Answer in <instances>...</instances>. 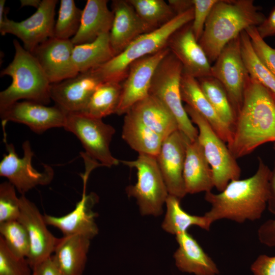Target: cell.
<instances>
[{
	"instance_id": "8",
	"label": "cell",
	"mask_w": 275,
	"mask_h": 275,
	"mask_svg": "<svg viewBox=\"0 0 275 275\" xmlns=\"http://www.w3.org/2000/svg\"><path fill=\"white\" fill-rule=\"evenodd\" d=\"M184 108L191 122L198 127L197 140L212 170L214 187L221 192L231 180L239 179L240 168L225 142L207 121L188 105Z\"/></svg>"
},
{
	"instance_id": "40",
	"label": "cell",
	"mask_w": 275,
	"mask_h": 275,
	"mask_svg": "<svg viewBox=\"0 0 275 275\" xmlns=\"http://www.w3.org/2000/svg\"><path fill=\"white\" fill-rule=\"evenodd\" d=\"M219 0H193L194 18L191 28L198 41L204 31L207 18L214 6Z\"/></svg>"
},
{
	"instance_id": "23",
	"label": "cell",
	"mask_w": 275,
	"mask_h": 275,
	"mask_svg": "<svg viewBox=\"0 0 275 275\" xmlns=\"http://www.w3.org/2000/svg\"><path fill=\"white\" fill-rule=\"evenodd\" d=\"M183 177L187 194L211 191L213 176L203 149L198 140H187Z\"/></svg>"
},
{
	"instance_id": "44",
	"label": "cell",
	"mask_w": 275,
	"mask_h": 275,
	"mask_svg": "<svg viewBox=\"0 0 275 275\" xmlns=\"http://www.w3.org/2000/svg\"><path fill=\"white\" fill-rule=\"evenodd\" d=\"M256 28L259 35L263 39L275 36V7L263 22Z\"/></svg>"
},
{
	"instance_id": "16",
	"label": "cell",
	"mask_w": 275,
	"mask_h": 275,
	"mask_svg": "<svg viewBox=\"0 0 275 275\" xmlns=\"http://www.w3.org/2000/svg\"><path fill=\"white\" fill-rule=\"evenodd\" d=\"M67 112L55 104L53 106L35 102L17 101L0 110L2 122L8 121L22 123L36 133H42L54 127H64Z\"/></svg>"
},
{
	"instance_id": "20",
	"label": "cell",
	"mask_w": 275,
	"mask_h": 275,
	"mask_svg": "<svg viewBox=\"0 0 275 275\" xmlns=\"http://www.w3.org/2000/svg\"><path fill=\"white\" fill-rule=\"evenodd\" d=\"M83 183L81 198L72 211L61 216L44 214V217L47 225L58 229L64 236L80 235L92 239L98 233L95 219L97 213L93 210L94 205L98 202V197L93 193L87 195V182Z\"/></svg>"
},
{
	"instance_id": "43",
	"label": "cell",
	"mask_w": 275,
	"mask_h": 275,
	"mask_svg": "<svg viewBox=\"0 0 275 275\" xmlns=\"http://www.w3.org/2000/svg\"><path fill=\"white\" fill-rule=\"evenodd\" d=\"M33 275H64L54 261L52 255L33 269Z\"/></svg>"
},
{
	"instance_id": "32",
	"label": "cell",
	"mask_w": 275,
	"mask_h": 275,
	"mask_svg": "<svg viewBox=\"0 0 275 275\" xmlns=\"http://www.w3.org/2000/svg\"><path fill=\"white\" fill-rule=\"evenodd\" d=\"M200 88L222 120L231 129L236 114L222 84L212 76L197 79Z\"/></svg>"
},
{
	"instance_id": "11",
	"label": "cell",
	"mask_w": 275,
	"mask_h": 275,
	"mask_svg": "<svg viewBox=\"0 0 275 275\" xmlns=\"http://www.w3.org/2000/svg\"><path fill=\"white\" fill-rule=\"evenodd\" d=\"M5 144L7 154L3 155L0 162V176L7 178L21 195H24L36 186L45 185L51 182L54 172L50 166L45 164L42 172L33 167L32 159L34 152L29 141H25L22 144V157L18 156L13 144L7 142Z\"/></svg>"
},
{
	"instance_id": "34",
	"label": "cell",
	"mask_w": 275,
	"mask_h": 275,
	"mask_svg": "<svg viewBox=\"0 0 275 275\" xmlns=\"http://www.w3.org/2000/svg\"><path fill=\"white\" fill-rule=\"evenodd\" d=\"M140 18L153 30L172 19L177 14L163 0H128Z\"/></svg>"
},
{
	"instance_id": "21",
	"label": "cell",
	"mask_w": 275,
	"mask_h": 275,
	"mask_svg": "<svg viewBox=\"0 0 275 275\" xmlns=\"http://www.w3.org/2000/svg\"><path fill=\"white\" fill-rule=\"evenodd\" d=\"M111 8L114 19L109 37L116 56L137 38L153 30L140 18L128 0H113Z\"/></svg>"
},
{
	"instance_id": "7",
	"label": "cell",
	"mask_w": 275,
	"mask_h": 275,
	"mask_svg": "<svg viewBox=\"0 0 275 275\" xmlns=\"http://www.w3.org/2000/svg\"><path fill=\"white\" fill-rule=\"evenodd\" d=\"M120 161L136 170L137 182L128 186L126 192L128 197L136 199L142 215H160L169 193L156 157L139 154L135 160Z\"/></svg>"
},
{
	"instance_id": "45",
	"label": "cell",
	"mask_w": 275,
	"mask_h": 275,
	"mask_svg": "<svg viewBox=\"0 0 275 275\" xmlns=\"http://www.w3.org/2000/svg\"><path fill=\"white\" fill-rule=\"evenodd\" d=\"M168 3L177 15L193 8V0H169Z\"/></svg>"
},
{
	"instance_id": "47",
	"label": "cell",
	"mask_w": 275,
	"mask_h": 275,
	"mask_svg": "<svg viewBox=\"0 0 275 275\" xmlns=\"http://www.w3.org/2000/svg\"><path fill=\"white\" fill-rule=\"evenodd\" d=\"M41 3L40 0H21V6H30L38 8Z\"/></svg>"
},
{
	"instance_id": "35",
	"label": "cell",
	"mask_w": 275,
	"mask_h": 275,
	"mask_svg": "<svg viewBox=\"0 0 275 275\" xmlns=\"http://www.w3.org/2000/svg\"><path fill=\"white\" fill-rule=\"evenodd\" d=\"M82 13V10L76 6L73 0H61L53 37L64 40L72 38L79 28Z\"/></svg>"
},
{
	"instance_id": "12",
	"label": "cell",
	"mask_w": 275,
	"mask_h": 275,
	"mask_svg": "<svg viewBox=\"0 0 275 275\" xmlns=\"http://www.w3.org/2000/svg\"><path fill=\"white\" fill-rule=\"evenodd\" d=\"M57 0H42L36 11L21 21L9 19L6 12L0 24L2 35H13L23 43V47L32 52L39 45L53 37Z\"/></svg>"
},
{
	"instance_id": "19",
	"label": "cell",
	"mask_w": 275,
	"mask_h": 275,
	"mask_svg": "<svg viewBox=\"0 0 275 275\" xmlns=\"http://www.w3.org/2000/svg\"><path fill=\"white\" fill-rule=\"evenodd\" d=\"M168 47L181 63L183 72L196 79L211 76V63L195 37L191 22L171 36Z\"/></svg>"
},
{
	"instance_id": "38",
	"label": "cell",
	"mask_w": 275,
	"mask_h": 275,
	"mask_svg": "<svg viewBox=\"0 0 275 275\" xmlns=\"http://www.w3.org/2000/svg\"><path fill=\"white\" fill-rule=\"evenodd\" d=\"M0 275H33L27 259L14 255L0 237Z\"/></svg>"
},
{
	"instance_id": "5",
	"label": "cell",
	"mask_w": 275,
	"mask_h": 275,
	"mask_svg": "<svg viewBox=\"0 0 275 275\" xmlns=\"http://www.w3.org/2000/svg\"><path fill=\"white\" fill-rule=\"evenodd\" d=\"M193 18V8L177 14L160 27L137 38L122 52L93 69L94 71L103 82L121 83L127 76L129 66L133 62L168 46L171 36L191 22Z\"/></svg>"
},
{
	"instance_id": "36",
	"label": "cell",
	"mask_w": 275,
	"mask_h": 275,
	"mask_svg": "<svg viewBox=\"0 0 275 275\" xmlns=\"http://www.w3.org/2000/svg\"><path fill=\"white\" fill-rule=\"evenodd\" d=\"M0 237L16 257L27 258L30 250V240L23 225L17 219L0 223Z\"/></svg>"
},
{
	"instance_id": "10",
	"label": "cell",
	"mask_w": 275,
	"mask_h": 275,
	"mask_svg": "<svg viewBox=\"0 0 275 275\" xmlns=\"http://www.w3.org/2000/svg\"><path fill=\"white\" fill-rule=\"evenodd\" d=\"M211 76L217 79L225 89L237 116L250 77L241 54L239 36L221 51L211 65Z\"/></svg>"
},
{
	"instance_id": "25",
	"label": "cell",
	"mask_w": 275,
	"mask_h": 275,
	"mask_svg": "<svg viewBox=\"0 0 275 275\" xmlns=\"http://www.w3.org/2000/svg\"><path fill=\"white\" fill-rule=\"evenodd\" d=\"M107 0H88L82 10L79 28L71 39L74 45L90 43L100 35L109 33L114 14Z\"/></svg>"
},
{
	"instance_id": "30",
	"label": "cell",
	"mask_w": 275,
	"mask_h": 275,
	"mask_svg": "<svg viewBox=\"0 0 275 275\" xmlns=\"http://www.w3.org/2000/svg\"><path fill=\"white\" fill-rule=\"evenodd\" d=\"M167 211L162 223V229L168 233L177 235L187 231L193 226L209 230L211 224L203 216L191 215L184 211L180 205V200L169 195L166 201Z\"/></svg>"
},
{
	"instance_id": "26",
	"label": "cell",
	"mask_w": 275,
	"mask_h": 275,
	"mask_svg": "<svg viewBox=\"0 0 275 275\" xmlns=\"http://www.w3.org/2000/svg\"><path fill=\"white\" fill-rule=\"evenodd\" d=\"M163 140L179 130L177 122L170 111L156 98L149 95L127 112Z\"/></svg>"
},
{
	"instance_id": "24",
	"label": "cell",
	"mask_w": 275,
	"mask_h": 275,
	"mask_svg": "<svg viewBox=\"0 0 275 275\" xmlns=\"http://www.w3.org/2000/svg\"><path fill=\"white\" fill-rule=\"evenodd\" d=\"M180 91L182 101L203 117L219 138L228 143L232 136L231 129L219 118L203 93L197 79L183 72Z\"/></svg>"
},
{
	"instance_id": "41",
	"label": "cell",
	"mask_w": 275,
	"mask_h": 275,
	"mask_svg": "<svg viewBox=\"0 0 275 275\" xmlns=\"http://www.w3.org/2000/svg\"><path fill=\"white\" fill-rule=\"evenodd\" d=\"M254 275H275V256L259 255L251 266Z\"/></svg>"
},
{
	"instance_id": "17",
	"label": "cell",
	"mask_w": 275,
	"mask_h": 275,
	"mask_svg": "<svg viewBox=\"0 0 275 275\" xmlns=\"http://www.w3.org/2000/svg\"><path fill=\"white\" fill-rule=\"evenodd\" d=\"M74 46L71 39L52 37L39 45L31 52L50 84L73 77L79 73L72 60Z\"/></svg>"
},
{
	"instance_id": "28",
	"label": "cell",
	"mask_w": 275,
	"mask_h": 275,
	"mask_svg": "<svg viewBox=\"0 0 275 275\" xmlns=\"http://www.w3.org/2000/svg\"><path fill=\"white\" fill-rule=\"evenodd\" d=\"M122 138L139 154L156 156L163 140L139 120L126 113Z\"/></svg>"
},
{
	"instance_id": "14",
	"label": "cell",
	"mask_w": 275,
	"mask_h": 275,
	"mask_svg": "<svg viewBox=\"0 0 275 275\" xmlns=\"http://www.w3.org/2000/svg\"><path fill=\"white\" fill-rule=\"evenodd\" d=\"M20 213L18 220L24 227L30 240V250L27 260L33 269L50 257L59 238L47 229L44 215L36 205L25 195L20 197Z\"/></svg>"
},
{
	"instance_id": "15",
	"label": "cell",
	"mask_w": 275,
	"mask_h": 275,
	"mask_svg": "<svg viewBox=\"0 0 275 275\" xmlns=\"http://www.w3.org/2000/svg\"><path fill=\"white\" fill-rule=\"evenodd\" d=\"M188 139L179 130L174 132L163 141L156 156L169 194L180 200L187 194L183 172Z\"/></svg>"
},
{
	"instance_id": "18",
	"label": "cell",
	"mask_w": 275,
	"mask_h": 275,
	"mask_svg": "<svg viewBox=\"0 0 275 275\" xmlns=\"http://www.w3.org/2000/svg\"><path fill=\"white\" fill-rule=\"evenodd\" d=\"M102 82L93 69L79 72L73 77L51 84L50 97L67 112H81Z\"/></svg>"
},
{
	"instance_id": "46",
	"label": "cell",
	"mask_w": 275,
	"mask_h": 275,
	"mask_svg": "<svg viewBox=\"0 0 275 275\" xmlns=\"http://www.w3.org/2000/svg\"><path fill=\"white\" fill-rule=\"evenodd\" d=\"M270 196L268 201V208L269 211L275 214V166L271 171L269 180Z\"/></svg>"
},
{
	"instance_id": "33",
	"label": "cell",
	"mask_w": 275,
	"mask_h": 275,
	"mask_svg": "<svg viewBox=\"0 0 275 275\" xmlns=\"http://www.w3.org/2000/svg\"><path fill=\"white\" fill-rule=\"evenodd\" d=\"M239 38L242 59L250 76L258 81L275 95V75L257 56L250 37L245 31L240 33Z\"/></svg>"
},
{
	"instance_id": "48",
	"label": "cell",
	"mask_w": 275,
	"mask_h": 275,
	"mask_svg": "<svg viewBox=\"0 0 275 275\" xmlns=\"http://www.w3.org/2000/svg\"><path fill=\"white\" fill-rule=\"evenodd\" d=\"M5 0H0V24L3 22L6 12V9L5 8Z\"/></svg>"
},
{
	"instance_id": "1",
	"label": "cell",
	"mask_w": 275,
	"mask_h": 275,
	"mask_svg": "<svg viewBox=\"0 0 275 275\" xmlns=\"http://www.w3.org/2000/svg\"><path fill=\"white\" fill-rule=\"evenodd\" d=\"M271 142H275V95L250 76L228 148L237 159Z\"/></svg>"
},
{
	"instance_id": "6",
	"label": "cell",
	"mask_w": 275,
	"mask_h": 275,
	"mask_svg": "<svg viewBox=\"0 0 275 275\" xmlns=\"http://www.w3.org/2000/svg\"><path fill=\"white\" fill-rule=\"evenodd\" d=\"M183 67L170 51L160 62L153 75L149 95L158 99L175 118L179 130L190 141L197 139L198 129L182 104L180 82Z\"/></svg>"
},
{
	"instance_id": "31",
	"label": "cell",
	"mask_w": 275,
	"mask_h": 275,
	"mask_svg": "<svg viewBox=\"0 0 275 275\" xmlns=\"http://www.w3.org/2000/svg\"><path fill=\"white\" fill-rule=\"evenodd\" d=\"M121 91L122 85L120 82H102L94 92L86 106L81 113L98 119L116 114Z\"/></svg>"
},
{
	"instance_id": "42",
	"label": "cell",
	"mask_w": 275,
	"mask_h": 275,
	"mask_svg": "<svg viewBox=\"0 0 275 275\" xmlns=\"http://www.w3.org/2000/svg\"><path fill=\"white\" fill-rule=\"evenodd\" d=\"M258 237L261 243L269 247L275 246V219H268L260 226Z\"/></svg>"
},
{
	"instance_id": "9",
	"label": "cell",
	"mask_w": 275,
	"mask_h": 275,
	"mask_svg": "<svg viewBox=\"0 0 275 275\" xmlns=\"http://www.w3.org/2000/svg\"><path fill=\"white\" fill-rule=\"evenodd\" d=\"M63 128L76 135L85 148V154L102 166L111 167L119 163L120 161L112 155L109 149L115 129L102 119L81 112H67Z\"/></svg>"
},
{
	"instance_id": "4",
	"label": "cell",
	"mask_w": 275,
	"mask_h": 275,
	"mask_svg": "<svg viewBox=\"0 0 275 275\" xmlns=\"http://www.w3.org/2000/svg\"><path fill=\"white\" fill-rule=\"evenodd\" d=\"M12 61L1 72L8 75L12 82L0 93V110L20 99L47 105L50 101V82L39 63L29 51L14 39Z\"/></svg>"
},
{
	"instance_id": "29",
	"label": "cell",
	"mask_w": 275,
	"mask_h": 275,
	"mask_svg": "<svg viewBox=\"0 0 275 275\" xmlns=\"http://www.w3.org/2000/svg\"><path fill=\"white\" fill-rule=\"evenodd\" d=\"M114 57L109 33L100 35L92 42L74 45L72 52L73 62L79 73L93 69Z\"/></svg>"
},
{
	"instance_id": "22",
	"label": "cell",
	"mask_w": 275,
	"mask_h": 275,
	"mask_svg": "<svg viewBox=\"0 0 275 275\" xmlns=\"http://www.w3.org/2000/svg\"><path fill=\"white\" fill-rule=\"evenodd\" d=\"M176 239L178 248L174 258L180 270L195 275L219 274L216 264L187 231L176 235Z\"/></svg>"
},
{
	"instance_id": "3",
	"label": "cell",
	"mask_w": 275,
	"mask_h": 275,
	"mask_svg": "<svg viewBox=\"0 0 275 275\" xmlns=\"http://www.w3.org/2000/svg\"><path fill=\"white\" fill-rule=\"evenodd\" d=\"M266 17L253 0H219L213 7L198 42L211 64L225 46Z\"/></svg>"
},
{
	"instance_id": "49",
	"label": "cell",
	"mask_w": 275,
	"mask_h": 275,
	"mask_svg": "<svg viewBox=\"0 0 275 275\" xmlns=\"http://www.w3.org/2000/svg\"><path fill=\"white\" fill-rule=\"evenodd\" d=\"M274 150H275V144H274Z\"/></svg>"
},
{
	"instance_id": "39",
	"label": "cell",
	"mask_w": 275,
	"mask_h": 275,
	"mask_svg": "<svg viewBox=\"0 0 275 275\" xmlns=\"http://www.w3.org/2000/svg\"><path fill=\"white\" fill-rule=\"evenodd\" d=\"M257 56L266 67L275 75V48L269 46L259 35L256 26L245 30Z\"/></svg>"
},
{
	"instance_id": "27",
	"label": "cell",
	"mask_w": 275,
	"mask_h": 275,
	"mask_svg": "<svg viewBox=\"0 0 275 275\" xmlns=\"http://www.w3.org/2000/svg\"><path fill=\"white\" fill-rule=\"evenodd\" d=\"M91 240L80 235L59 238L52 257L64 275L82 274Z\"/></svg>"
},
{
	"instance_id": "37",
	"label": "cell",
	"mask_w": 275,
	"mask_h": 275,
	"mask_svg": "<svg viewBox=\"0 0 275 275\" xmlns=\"http://www.w3.org/2000/svg\"><path fill=\"white\" fill-rule=\"evenodd\" d=\"M20 213V199L9 181L0 184V223L17 220Z\"/></svg>"
},
{
	"instance_id": "2",
	"label": "cell",
	"mask_w": 275,
	"mask_h": 275,
	"mask_svg": "<svg viewBox=\"0 0 275 275\" xmlns=\"http://www.w3.org/2000/svg\"><path fill=\"white\" fill-rule=\"evenodd\" d=\"M271 171L259 158L258 168L252 176L231 180L220 193H205V200L211 205L204 215L212 224L222 219L242 223L259 219L269 198Z\"/></svg>"
},
{
	"instance_id": "13",
	"label": "cell",
	"mask_w": 275,
	"mask_h": 275,
	"mask_svg": "<svg viewBox=\"0 0 275 275\" xmlns=\"http://www.w3.org/2000/svg\"><path fill=\"white\" fill-rule=\"evenodd\" d=\"M170 51L167 46L133 62L121 82L122 91L116 114H125L130 107L149 95L152 80L161 60Z\"/></svg>"
}]
</instances>
